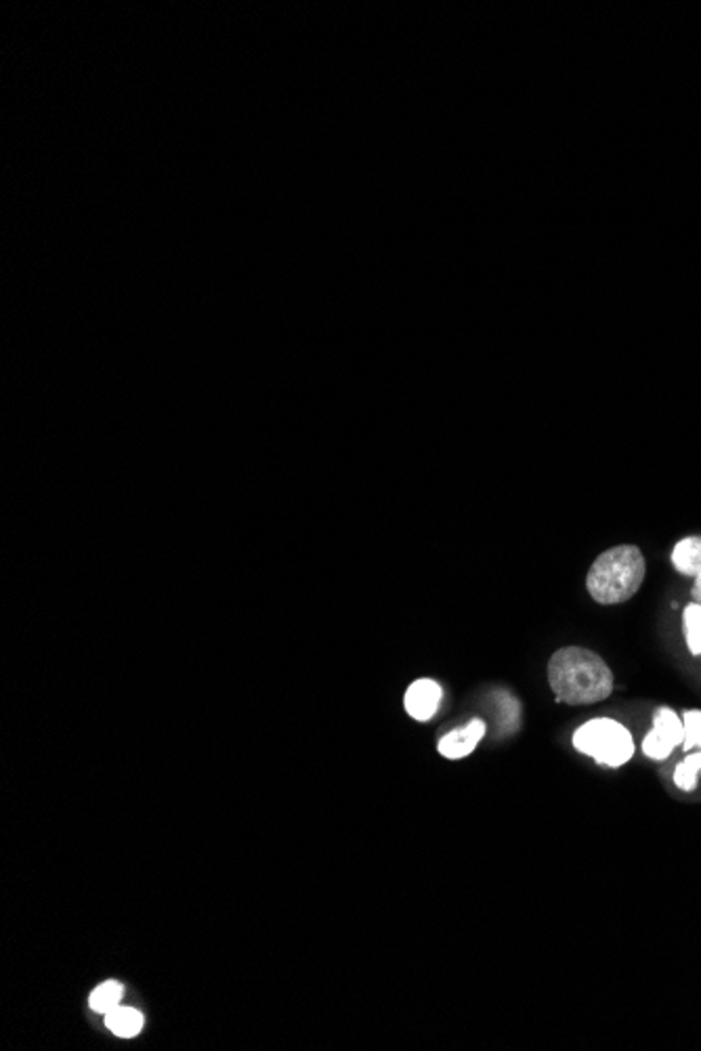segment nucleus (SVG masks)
I'll return each instance as SVG.
<instances>
[{
	"instance_id": "nucleus-1",
	"label": "nucleus",
	"mask_w": 701,
	"mask_h": 1051,
	"mask_svg": "<svg viewBox=\"0 0 701 1051\" xmlns=\"http://www.w3.org/2000/svg\"><path fill=\"white\" fill-rule=\"evenodd\" d=\"M549 683L556 699L567 705L601 703L615 687L610 665L584 647H565L550 658Z\"/></svg>"
},
{
	"instance_id": "nucleus-2",
	"label": "nucleus",
	"mask_w": 701,
	"mask_h": 1051,
	"mask_svg": "<svg viewBox=\"0 0 701 1051\" xmlns=\"http://www.w3.org/2000/svg\"><path fill=\"white\" fill-rule=\"evenodd\" d=\"M644 575L647 561L640 548L633 543L613 546L594 559L586 575V590L599 604H622L639 592Z\"/></svg>"
},
{
	"instance_id": "nucleus-3",
	"label": "nucleus",
	"mask_w": 701,
	"mask_h": 1051,
	"mask_svg": "<svg viewBox=\"0 0 701 1051\" xmlns=\"http://www.w3.org/2000/svg\"><path fill=\"white\" fill-rule=\"evenodd\" d=\"M574 748L611 768L624 766L635 758V739L622 722L594 718L574 733Z\"/></svg>"
},
{
	"instance_id": "nucleus-4",
	"label": "nucleus",
	"mask_w": 701,
	"mask_h": 1051,
	"mask_svg": "<svg viewBox=\"0 0 701 1051\" xmlns=\"http://www.w3.org/2000/svg\"><path fill=\"white\" fill-rule=\"evenodd\" d=\"M683 743H685L683 718L671 708H660L653 716V728L642 739L644 755L651 760H666L676 748H683Z\"/></svg>"
},
{
	"instance_id": "nucleus-5",
	"label": "nucleus",
	"mask_w": 701,
	"mask_h": 1051,
	"mask_svg": "<svg viewBox=\"0 0 701 1051\" xmlns=\"http://www.w3.org/2000/svg\"><path fill=\"white\" fill-rule=\"evenodd\" d=\"M486 733H488L486 722L473 718L468 724L458 726L454 730H450L448 735H443L437 743V750L448 760L466 758L477 750V746L486 737Z\"/></svg>"
},
{
	"instance_id": "nucleus-6",
	"label": "nucleus",
	"mask_w": 701,
	"mask_h": 1051,
	"mask_svg": "<svg viewBox=\"0 0 701 1051\" xmlns=\"http://www.w3.org/2000/svg\"><path fill=\"white\" fill-rule=\"evenodd\" d=\"M441 699H443L441 687L430 678H421V680L412 683L410 689L405 691L403 705H405V712L414 721L427 722L437 714Z\"/></svg>"
},
{
	"instance_id": "nucleus-7",
	"label": "nucleus",
	"mask_w": 701,
	"mask_h": 1051,
	"mask_svg": "<svg viewBox=\"0 0 701 1051\" xmlns=\"http://www.w3.org/2000/svg\"><path fill=\"white\" fill-rule=\"evenodd\" d=\"M671 563L680 575H701V536H687L672 548Z\"/></svg>"
},
{
	"instance_id": "nucleus-8",
	"label": "nucleus",
	"mask_w": 701,
	"mask_h": 1051,
	"mask_svg": "<svg viewBox=\"0 0 701 1051\" xmlns=\"http://www.w3.org/2000/svg\"><path fill=\"white\" fill-rule=\"evenodd\" d=\"M143 1014L135 1008H114L105 1014V1026L121 1039L137 1037L143 1030Z\"/></svg>"
},
{
	"instance_id": "nucleus-9",
	"label": "nucleus",
	"mask_w": 701,
	"mask_h": 1051,
	"mask_svg": "<svg viewBox=\"0 0 701 1051\" xmlns=\"http://www.w3.org/2000/svg\"><path fill=\"white\" fill-rule=\"evenodd\" d=\"M123 994L124 989L121 983H116V980H108V983H103L101 987H97V989L91 992L89 1005H91L92 1012H97V1014H108V1012H112L114 1008H118V1005H121Z\"/></svg>"
},
{
	"instance_id": "nucleus-10",
	"label": "nucleus",
	"mask_w": 701,
	"mask_h": 1051,
	"mask_svg": "<svg viewBox=\"0 0 701 1051\" xmlns=\"http://www.w3.org/2000/svg\"><path fill=\"white\" fill-rule=\"evenodd\" d=\"M685 642L691 655H701V602H691L683 611Z\"/></svg>"
},
{
	"instance_id": "nucleus-11",
	"label": "nucleus",
	"mask_w": 701,
	"mask_h": 1051,
	"mask_svg": "<svg viewBox=\"0 0 701 1051\" xmlns=\"http://www.w3.org/2000/svg\"><path fill=\"white\" fill-rule=\"evenodd\" d=\"M701 773V751L685 758L674 771V785L680 791H693L698 787Z\"/></svg>"
},
{
	"instance_id": "nucleus-12",
	"label": "nucleus",
	"mask_w": 701,
	"mask_h": 1051,
	"mask_svg": "<svg viewBox=\"0 0 701 1051\" xmlns=\"http://www.w3.org/2000/svg\"><path fill=\"white\" fill-rule=\"evenodd\" d=\"M683 724H685V743H683V750H693L698 746L701 748V710L685 712Z\"/></svg>"
},
{
	"instance_id": "nucleus-13",
	"label": "nucleus",
	"mask_w": 701,
	"mask_h": 1051,
	"mask_svg": "<svg viewBox=\"0 0 701 1051\" xmlns=\"http://www.w3.org/2000/svg\"><path fill=\"white\" fill-rule=\"evenodd\" d=\"M693 599L696 602H701V575L696 577V584H693Z\"/></svg>"
}]
</instances>
